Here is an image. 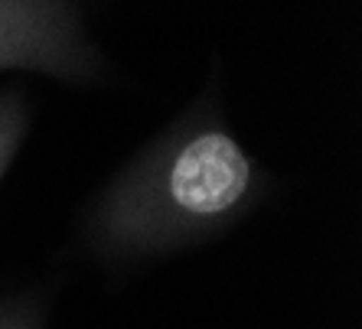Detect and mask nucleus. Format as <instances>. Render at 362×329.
I'll return each mask as SVG.
<instances>
[{"label": "nucleus", "instance_id": "nucleus-1", "mask_svg": "<svg viewBox=\"0 0 362 329\" xmlns=\"http://www.w3.org/2000/svg\"><path fill=\"white\" fill-rule=\"evenodd\" d=\"M252 183V163L222 131H199L170 153L157 177L141 193L163 196L183 219H216L242 203Z\"/></svg>", "mask_w": 362, "mask_h": 329}, {"label": "nucleus", "instance_id": "nucleus-2", "mask_svg": "<svg viewBox=\"0 0 362 329\" xmlns=\"http://www.w3.org/2000/svg\"><path fill=\"white\" fill-rule=\"evenodd\" d=\"M7 66L49 72H78L85 66L62 0H0V68Z\"/></svg>", "mask_w": 362, "mask_h": 329}, {"label": "nucleus", "instance_id": "nucleus-3", "mask_svg": "<svg viewBox=\"0 0 362 329\" xmlns=\"http://www.w3.org/2000/svg\"><path fill=\"white\" fill-rule=\"evenodd\" d=\"M13 144H17V114L7 104H0V173H4V163H7Z\"/></svg>", "mask_w": 362, "mask_h": 329}]
</instances>
